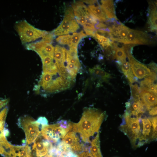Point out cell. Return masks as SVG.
Returning <instances> with one entry per match:
<instances>
[{
	"instance_id": "1",
	"label": "cell",
	"mask_w": 157,
	"mask_h": 157,
	"mask_svg": "<svg viewBox=\"0 0 157 157\" xmlns=\"http://www.w3.org/2000/svg\"><path fill=\"white\" fill-rule=\"evenodd\" d=\"M105 114L97 109H86L80 121L72 123V131L78 133L84 142H90V137L99 132Z\"/></svg>"
},
{
	"instance_id": "2",
	"label": "cell",
	"mask_w": 157,
	"mask_h": 157,
	"mask_svg": "<svg viewBox=\"0 0 157 157\" xmlns=\"http://www.w3.org/2000/svg\"><path fill=\"white\" fill-rule=\"evenodd\" d=\"M72 7L77 23L83 26L86 35L94 37L96 31L94 26L99 21L82 1L74 3Z\"/></svg>"
},
{
	"instance_id": "3",
	"label": "cell",
	"mask_w": 157,
	"mask_h": 157,
	"mask_svg": "<svg viewBox=\"0 0 157 157\" xmlns=\"http://www.w3.org/2000/svg\"><path fill=\"white\" fill-rule=\"evenodd\" d=\"M140 118L136 112H129L126 110L123 115V123L120 126V129L128 136L134 147H137V142L138 146L141 135L139 121Z\"/></svg>"
},
{
	"instance_id": "4",
	"label": "cell",
	"mask_w": 157,
	"mask_h": 157,
	"mask_svg": "<svg viewBox=\"0 0 157 157\" xmlns=\"http://www.w3.org/2000/svg\"><path fill=\"white\" fill-rule=\"evenodd\" d=\"M15 27L22 43L24 44L43 38L49 32L35 28L25 20L16 22Z\"/></svg>"
},
{
	"instance_id": "5",
	"label": "cell",
	"mask_w": 157,
	"mask_h": 157,
	"mask_svg": "<svg viewBox=\"0 0 157 157\" xmlns=\"http://www.w3.org/2000/svg\"><path fill=\"white\" fill-rule=\"evenodd\" d=\"M18 124L25 133L27 144H30L34 142L40 133L39 128L40 124L27 116L20 117L18 120Z\"/></svg>"
},
{
	"instance_id": "6",
	"label": "cell",
	"mask_w": 157,
	"mask_h": 157,
	"mask_svg": "<svg viewBox=\"0 0 157 157\" xmlns=\"http://www.w3.org/2000/svg\"><path fill=\"white\" fill-rule=\"evenodd\" d=\"M79 28L78 23L75 18L73 9L71 7L65 10V17L60 24L53 31L56 36L74 33Z\"/></svg>"
},
{
	"instance_id": "7",
	"label": "cell",
	"mask_w": 157,
	"mask_h": 157,
	"mask_svg": "<svg viewBox=\"0 0 157 157\" xmlns=\"http://www.w3.org/2000/svg\"><path fill=\"white\" fill-rule=\"evenodd\" d=\"M41 133L43 137L47 141L56 142L60 139L63 138L67 132L56 123L42 126Z\"/></svg>"
},
{
	"instance_id": "8",
	"label": "cell",
	"mask_w": 157,
	"mask_h": 157,
	"mask_svg": "<svg viewBox=\"0 0 157 157\" xmlns=\"http://www.w3.org/2000/svg\"><path fill=\"white\" fill-rule=\"evenodd\" d=\"M26 48L36 52L41 59L47 56L53 58L54 47L51 42L42 39L40 41L28 44Z\"/></svg>"
},
{
	"instance_id": "9",
	"label": "cell",
	"mask_w": 157,
	"mask_h": 157,
	"mask_svg": "<svg viewBox=\"0 0 157 157\" xmlns=\"http://www.w3.org/2000/svg\"><path fill=\"white\" fill-rule=\"evenodd\" d=\"M127 56L133 73L136 78L142 79L148 76L156 77V73L152 72L148 67L137 60L132 55Z\"/></svg>"
},
{
	"instance_id": "10",
	"label": "cell",
	"mask_w": 157,
	"mask_h": 157,
	"mask_svg": "<svg viewBox=\"0 0 157 157\" xmlns=\"http://www.w3.org/2000/svg\"><path fill=\"white\" fill-rule=\"evenodd\" d=\"M149 39V36L145 32L130 29L126 38L121 42L126 44H148Z\"/></svg>"
},
{
	"instance_id": "11",
	"label": "cell",
	"mask_w": 157,
	"mask_h": 157,
	"mask_svg": "<svg viewBox=\"0 0 157 157\" xmlns=\"http://www.w3.org/2000/svg\"><path fill=\"white\" fill-rule=\"evenodd\" d=\"M87 35L83 31L79 33L74 32L72 35H65L58 37L56 40L61 44L67 45L69 47L77 48V47L81 40Z\"/></svg>"
},
{
	"instance_id": "12",
	"label": "cell",
	"mask_w": 157,
	"mask_h": 157,
	"mask_svg": "<svg viewBox=\"0 0 157 157\" xmlns=\"http://www.w3.org/2000/svg\"><path fill=\"white\" fill-rule=\"evenodd\" d=\"M2 155L4 157H32L31 148L28 145L22 146L11 145L5 149Z\"/></svg>"
},
{
	"instance_id": "13",
	"label": "cell",
	"mask_w": 157,
	"mask_h": 157,
	"mask_svg": "<svg viewBox=\"0 0 157 157\" xmlns=\"http://www.w3.org/2000/svg\"><path fill=\"white\" fill-rule=\"evenodd\" d=\"M63 141L70 147L74 152H81L84 150L83 144L81 143L76 133L73 131H70L66 134Z\"/></svg>"
},
{
	"instance_id": "14",
	"label": "cell",
	"mask_w": 157,
	"mask_h": 157,
	"mask_svg": "<svg viewBox=\"0 0 157 157\" xmlns=\"http://www.w3.org/2000/svg\"><path fill=\"white\" fill-rule=\"evenodd\" d=\"M52 144L48 141H35L31 150L32 157H42L48 152L49 149Z\"/></svg>"
},
{
	"instance_id": "15",
	"label": "cell",
	"mask_w": 157,
	"mask_h": 157,
	"mask_svg": "<svg viewBox=\"0 0 157 157\" xmlns=\"http://www.w3.org/2000/svg\"><path fill=\"white\" fill-rule=\"evenodd\" d=\"M140 97L142 102L146 106L147 109L149 110L157 105V96L154 94L145 90H141Z\"/></svg>"
},
{
	"instance_id": "16",
	"label": "cell",
	"mask_w": 157,
	"mask_h": 157,
	"mask_svg": "<svg viewBox=\"0 0 157 157\" xmlns=\"http://www.w3.org/2000/svg\"><path fill=\"white\" fill-rule=\"evenodd\" d=\"M156 77L152 76L146 77L140 83L141 90H145L152 93L157 96V84L154 83Z\"/></svg>"
},
{
	"instance_id": "17",
	"label": "cell",
	"mask_w": 157,
	"mask_h": 157,
	"mask_svg": "<svg viewBox=\"0 0 157 157\" xmlns=\"http://www.w3.org/2000/svg\"><path fill=\"white\" fill-rule=\"evenodd\" d=\"M142 124L143 130L142 135H141L138 147L143 145L145 143H146L148 141V138L151 133V123L149 119L146 117L142 119Z\"/></svg>"
},
{
	"instance_id": "18",
	"label": "cell",
	"mask_w": 157,
	"mask_h": 157,
	"mask_svg": "<svg viewBox=\"0 0 157 157\" xmlns=\"http://www.w3.org/2000/svg\"><path fill=\"white\" fill-rule=\"evenodd\" d=\"M100 7L104 11L107 18L117 19L115 14L114 3L113 0H101Z\"/></svg>"
},
{
	"instance_id": "19",
	"label": "cell",
	"mask_w": 157,
	"mask_h": 157,
	"mask_svg": "<svg viewBox=\"0 0 157 157\" xmlns=\"http://www.w3.org/2000/svg\"><path fill=\"white\" fill-rule=\"evenodd\" d=\"M148 22L151 30L152 31H156L157 30L156 7L152 2L149 3Z\"/></svg>"
},
{
	"instance_id": "20",
	"label": "cell",
	"mask_w": 157,
	"mask_h": 157,
	"mask_svg": "<svg viewBox=\"0 0 157 157\" xmlns=\"http://www.w3.org/2000/svg\"><path fill=\"white\" fill-rule=\"evenodd\" d=\"M90 74L94 77L107 81L111 77L110 74L104 71L99 66L96 65L89 69Z\"/></svg>"
},
{
	"instance_id": "21",
	"label": "cell",
	"mask_w": 157,
	"mask_h": 157,
	"mask_svg": "<svg viewBox=\"0 0 157 157\" xmlns=\"http://www.w3.org/2000/svg\"><path fill=\"white\" fill-rule=\"evenodd\" d=\"M90 149L94 157H102L100 150L99 132L91 142Z\"/></svg>"
},
{
	"instance_id": "22",
	"label": "cell",
	"mask_w": 157,
	"mask_h": 157,
	"mask_svg": "<svg viewBox=\"0 0 157 157\" xmlns=\"http://www.w3.org/2000/svg\"><path fill=\"white\" fill-rule=\"evenodd\" d=\"M88 8L92 13L100 22H105L107 18L100 5L96 6L94 4L89 5Z\"/></svg>"
},
{
	"instance_id": "23",
	"label": "cell",
	"mask_w": 157,
	"mask_h": 157,
	"mask_svg": "<svg viewBox=\"0 0 157 157\" xmlns=\"http://www.w3.org/2000/svg\"><path fill=\"white\" fill-rule=\"evenodd\" d=\"M121 69L131 83H134L136 81L133 73L129 63L126 61L122 62Z\"/></svg>"
},
{
	"instance_id": "24",
	"label": "cell",
	"mask_w": 157,
	"mask_h": 157,
	"mask_svg": "<svg viewBox=\"0 0 157 157\" xmlns=\"http://www.w3.org/2000/svg\"><path fill=\"white\" fill-rule=\"evenodd\" d=\"M126 54L125 52L123 46L120 48L117 47L115 50V53L113 58H116L117 60L122 63L126 61Z\"/></svg>"
},
{
	"instance_id": "25",
	"label": "cell",
	"mask_w": 157,
	"mask_h": 157,
	"mask_svg": "<svg viewBox=\"0 0 157 157\" xmlns=\"http://www.w3.org/2000/svg\"><path fill=\"white\" fill-rule=\"evenodd\" d=\"M131 92L133 99L135 100L141 101L140 97L141 89L138 85H130Z\"/></svg>"
},
{
	"instance_id": "26",
	"label": "cell",
	"mask_w": 157,
	"mask_h": 157,
	"mask_svg": "<svg viewBox=\"0 0 157 157\" xmlns=\"http://www.w3.org/2000/svg\"><path fill=\"white\" fill-rule=\"evenodd\" d=\"M8 111V107H6L0 112V130H4V124Z\"/></svg>"
},
{
	"instance_id": "27",
	"label": "cell",
	"mask_w": 157,
	"mask_h": 157,
	"mask_svg": "<svg viewBox=\"0 0 157 157\" xmlns=\"http://www.w3.org/2000/svg\"><path fill=\"white\" fill-rule=\"evenodd\" d=\"M152 126V131L151 139L155 140L157 138V116L149 118Z\"/></svg>"
},
{
	"instance_id": "28",
	"label": "cell",
	"mask_w": 157,
	"mask_h": 157,
	"mask_svg": "<svg viewBox=\"0 0 157 157\" xmlns=\"http://www.w3.org/2000/svg\"><path fill=\"white\" fill-rule=\"evenodd\" d=\"M95 38H99L102 41L105 46V47L111 46V41L110 40L103 35L99 34L95 32L94 37Z\"/></svg>"
},
{
	"instance_id": "29",
	"label": "cell",
	"mask_w": 157,
	"mask_h": 157,
	"mask_svg": "<svg viewBox=\"0 0 157 157\" xmlns=\"http://www.w3.org/2000/svg\"><path fill=\"white\" fill-rule=\"evenodd\" d=\"M37 122L42 126L47 125L48 121L45 117H40L36 121Z\"/></svg>"
},
{
	"instance_id": "30",
	"label": "cell",
	"mask_w": 157,
	"mask_h": 157,
	"mask_svg": "<svg viewBox=\"0 0 157 157\" xmlns=\"http://www.w3.org/2000/svg\"><path fill=\"white\" fill-rule=\"evenodd\" d=\"M8 102V99L0 98V112L2 109L6 107Z\"/></svg>"
},
{
	"instance_id": "31",
	"label": "cell",
	"mask_w": 157,
	"mask_h": 157,
	"mask_svg": "<svg viewBox=\"0 0 157 157\" xmlns=\"http://www.w3.org/2000/svg\"><path fill=\"white\" fill-rule=\"evenodd\" d=\"M78 156V157H94L91 153L89 151H84Z\"/></svg>"
},
{
	"instance_id": "32",
	"label": "cell",
	"mask_w": 157,
	"mask_h": 157,
	"mask_svg": "<svg viewBox=\"0 0 157 157\" xmlns=\"http://www.w3.org/2000/svg\"><path fill=\"white\" fill-rule=\"evenodd\" d=\"M149 114L151 116H155L157 115V106H156L149 110Z\"/></svg>"
},
{
	"instance_id": "33",
	"label": "cell",
	"mask_w": 157,
	"mask_h": 157,
	"mask_svg": "<svg viewBox=\"0 0 157 157\" xmlns=\"http://www.w3.org/2000/svg\"><path fill=\"white\" fill-rule=\"evenodd\" d=\"M83 1L87 3H89L91 4V5H92L97 2V1L95 0H85Z\"/></svg>"
},
{
	"instance_id": "34",
	"label": "cell",
	"mask_w": 157,
	"mask_h": 157,
	"mask_svg": "<svg viewBox=\"0 0 157 157\" xmlns=\"http://www.w3.org/2000/svg\"><path fill=\"white\" fill-rule=\"evenodd\" d=\"M4 152V149L3 148L0 144V154L3 155Z\"/></svg>"
}]
</instances>
